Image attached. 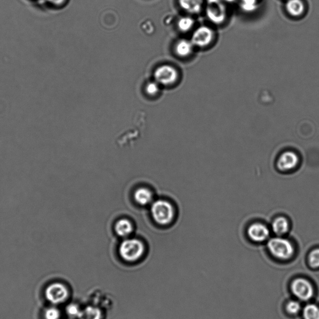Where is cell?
Returning a JSON list of instances; mask_svg holds the SVG:
<instances>
[{
	"label": "cell",
	"instance_id": "1",
	"mask_svg": "<svg viewBox=\"0 0 319 319\" xmlns=\"http://www.w3.org/2000/svg\"><path fill=\"white\" fill-rule=\"evenodd\" d=\"M151 214L157 224L165 226L173 222L176 212L173 205L170 202L159 200L152 203Z\"/></svg>",
	"mask_w": 319,
	"mask_h": 319
},
{
	"label": "cell",
	"instance_id": "2",
	"mask_svg": "<svg viewBox=\"0 0 319 319\" xmlns=\"http://www.w3.org/2000/svg\"><path fill=\"white\" fill-rule=\"evenodd\" d=\"M119 254L124 260L128 262H135L143 255L145 247L139 239H127L120 244Z\"/></svg>",
	"mask_w": 319,
	"mask_h": 319
},
{
	"label": "cell",
	"instance_id": "3",
	"mask_svg": "<svg viewBox=\"0 0 319 319\" xmlns=\"http://www.w3.org/2000/svg\"><path fill=\"white\" fill-rule=\"evenodd\" d=\"M268 250L276 258L281 260H287L295 254V248L289 240L282 238H275L267 243Z\"/></svg>",
	"mask_w": 319,
	"mask_h": 319
},
{
	"label": "cell",
	"instance_id": "4",
	"mask_svg": "<svg viewBox=\"0 0 319 319\" xmlns=\"http://www.w3.org/2000/svg\"><path fill=\"white\" fill-rule=\"evenodd\" d=\"M45 296L50 303L53 304H63L68 298L67 288L60 282H53L46 287Z\"/></svg>",
	"mask_w": 319,
	"mask_h": 319
},
{
	"label": "cell",
	"instance_id": "5",
	"mask_svg": "<svg viewBox=\"0 0 319 319\" xmlns=\"http://www.w3.org/2000/svg\"><path fill=\"white\" fill-rule=\"evenodd\" d=\"M290 287L293 295L301 301H309L314 295L312 284L304 278L296 279L292 281Z\"/></svg>",
	"mask_w": 319,
	"mask_h": 319
},
{
	"label": "cell",
	"instance_id": "6",
	"mask_svg": "<svg viewBox=\"0 0 319 319\" xmlns=\"http://www.w3.org/2000/svg\"><path fill=\"white\" fill-rule=\"evenodd\" d=\"M178 76L177 70L169 65H163L158 67L154 73L157 83L163 86H169L176 83Z\"/></svg>",
	"mask_w": 319,
	"mask_h": 319
},
{
	"label": "cell",
	"instance_id": "7",
	"mask_svg": "<svg viewBox=\"0 0 319 319\" xmlns=\"http://www.w3.org/2000/svg\"><path fill=\"white\" fill-rule=\"evenodd\" d=\"M214 37V33L212 29L208 27H201L194 32L192 36L191 43L194 46L205 47L211 43Z\"/></svg>",
	"mask_w": 319,
	"mask_h": 319
},
{
	"label": "cell",
	"instance_id": "8",
	"mask_svg": "<svg viewBox=\"0 0 319 319\" xmlns=\"http://www.w3.org/2000/svg\"><path fill=\"white\" fill-rule=\"evenodd\" d=\"M248 234L253 241L261 242L269 238L270 232L266 226L261 224H254L248 228Z\"/></svg>",
	"mask_w": 319,
	"mask_h": 319
},
{
	"label": "cell",
	"instance_id": "9",
	"mask_svg": "<svg viewBox=\"0 0 319 319\" xmlns=\"http://www.w3.org/2000/svg\"><path fill=\"white\" fill-rule=\"evenodd\" d=\"M299 158L293 152H284L281 155L278 161V166L282 171H289L295 168L298 165Z\"/></svg>",
	"mask_w": 319,
	"mask_h": 319
},
{
	"label": "cell",
	"instance_id": "10",
	"mask_svg": "<svg viewBox=\"0 0 319 319\" xmlns=\"http://www.w3.org/2000/svg\"><path fill=\"white\" fill-rule=\"evenodd\" d=\"M286 9L290 16L300 17L304 13L306 7L302 0H288Z\"/></svg>",
	"mask_w": 319,
	"mask_h": 319
},
{
	"label": "cell",
	"instance_id": "11",
	"mask_svg": "<svg viewBox=\"0 0 319 319\" xmlns=\"http://www.w3.org/2000/svg\"><path fill=\"white\" fill-rule=\"evenodd\" d=\"M134 199L138 205L146 206L150 204L153 200V194L149 189L146 188H139L135 190Z\"/></svg>",
	"mask_w": 319,
	"mask_h": 319
},
{
	"label": "cell",
	"instance_id": "12",
	"mask_svg": "<svg viewBox=\"0 0 319 319\" xmlns=\"http://www.w3.org/2000/svg\"><path fill=\"white\" fill-rule=\"evenodd\" d=\"M133 230V225L128 219H120L115 225V233L120 237L129 236Z\"/></svg>",
	"mask_w": 319,
	"mask_h": 319
},
{
	"label": "cell",
	"instance_id": "13",
	"mask_svg": "<svg viewBox=\"0 0 319 319\" xmlns=\"http://www.w3.org/2000/svg\"><path fill=\"white\" fill-rule=\"evenodd\" d=\"M180 6L189 13H198L202 7V0H179Z\"/></svg>",
	"mask_w": 319,
	"mask_h": 319
},
{
	"label": "cell",
	"instance_id": "14",
	"mask_svg": "<svg viewBox=\"0 0 319 319\" xmlns=\"http://www.w3.org/2000/svg\"><path fill=\"white\" fill-rule=\"evenodd\" d=\"M194 45L191 41L187 40H180L178 42L176 46V52L180 57L185 58L191 55L193 52Z\"/></svg>",
	"mask_w": 319,
	"mask_h": 319
},
{
	"label": "cell",
	"instance_id": "15",
	"mask_svg": "<svg viewBox=\"0 0 319 319\" xmlns=\"http://www.w3.org/2000/svg\"><path fill=\"white\" fill-rule=\"evenodd\" d=\"M102 312L100 308L93 306H87L82 309L78 319H101Z\"/></svg>",
	"mask_w": 319,
	"mask_h": 319
},
{
	"label": "cell",
	"instance_id": "16",
	"mask_svg": "<svg viewBox=\"0 0 319 319\" xmlns=\"http://www.w3.org/2000/svg\"><path fill=\"white\" fill-rule=\"evenodd\" d=\"M289 222L284 217H279L273 222V230L274 232L278 235H282V234L286 233L289 230Z\"/></svg>",
	"mask_w": 319,
	"mask_h": 319
},
{
	"label": "cell",
	"instance_id": "17",
	"mask_svg": "<svg viewBox=\"0 0 319 319\" xmlns=\"http://www.w3.org/2000/svg\"><path fill=\"white\" fill-rule=\"evenodd\" d=\"M303 314L304 319H319V307L314 304H307Z\"/></svg>",
	"mask_w": 319,
	"mask_h": 319
},
{
	"label": "cell",
	"instance_id": "18",
	"mask_svg": "<svg viewBox=\"0 0 319 319\" xmlns=\"http://www.w3.org/2000/svg\"><path fill=\"white\" fill-rule=\"evenodd\" d=\"M194 24V21L190 17H183L178 22V27L183 32H188Z\"/></svg>",
	"mask_w": 319,
	"mask_h": 319
},
{
	"label": "cell",
	"instance_id": "19",
	"mask_svg": "<svg viewBox=\"0 0 319 319\" xmlns=\"http://www.w3.org/2000/svg\"><path fill=\"white\" fill-rule=\"evenodd\" d=\"M82 309L78 305L70 304L67 306L66 311L70 318H78L81 314Z\"/></svg>",
	"mask_w": 319,
	"mask_h": 319
},
{
	"label": "cell",
	"instance_id": "20",
	"mask_svg": "<svg viewBox=\"0 0 319 319\" xmlns=\"http://www.w3.org/2000/svg\"><path fill=\"white\" fill-rule=\"evenodd\" d=\"M301 305L296 301H289L286 305V310L289 314L296 315L299 314L301 310Z\"/></svg>",
	"mask_w": 319,
	"mask_h": 319
},
{
	"label": "cell",
	"instance_id": "21",
	"mask_svg": "<svg viewBox=\"0 0 319 319\" xmlns=\"http://www.w3.org/2000/svg\"><path fill=\"white\" fill-rule=\"evenodd\" d=\"M309 263L310 267L317 269L319 268V248L315 249L310 253L309 256Z\"/></svg>",
	"mask_w": 319,
	"mask_h": 319
},
{
	"label": "cell",
	"instance_id": "22",
	"mask_svg": "<svg viewBox=\"0 0 319 319\" xmlns=\"http://www.w3.org/2000/svg\"><path fill=\"white\" fill-rule=\"evenodd\" d=\"M60 317V312L55 307H48L44 313V319H59Z\"/></svg>",
	"mask_w": 319,
	"mask_h": 319
},
{
	"label": "cell",
	"instance_id": "23",
	"mask_svg": "<svg viewBox=\"0 0 319 319\" xmlns=\"http://www.w3.org/2000/svg\"><path fill=\"white\" fill-rule=\"evenodd\" d=\"M159 83L156 82H151V83L146 84V92L150 95H155L159 92Z\"/></svg>",
	"mask_w": 319,
	"mask_h": 319
},
{
	"label": "cell",
	"instance_id": "24",
	"mask_svg": "<svg viewBox=\"0 0 319 319\" xmlns=\"http://www.w3.org/2000/svg\"><path fill=\"white\" fill-rule=\"evenodd\" d=\"M46 1L50 2L54 5H59L63 4V3L65 2V0H46Z\"/></svg>",
	"mask_w": 319,
	"mask_h": 319
},
{
	"label": "cell",
	"instance_id": "25",
	"mask_svg": "<svg viewBox=\"0 0 319 319\" xmlns=\"http://www.w3.org/2000/svg\"><path fill=\"white\" fill-rule=\"evenodd\" d=\"M69 319H72V318H69Z\"/></svg>",
	"mask_w": 319,
	"mask_h": 319
}]
</instances>
